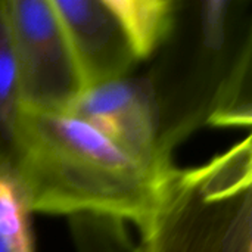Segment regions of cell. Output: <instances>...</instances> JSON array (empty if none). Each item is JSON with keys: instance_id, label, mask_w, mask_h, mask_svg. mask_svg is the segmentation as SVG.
<instances>
[{"instance_id": "ba28073f", "label": "cell", "mask_w": 252, "mask_h": 252, "mask_svg": "<svg viewBox=\"0 0 252 252\" xmlns=\"http://www.w3.org/2000/svg\"><path fill=\"white\" fill-rule=\"evenodd\" d=\"M22 111L6 0H0V168H13Z\"/></svg>"}, {"instance_id": "6da1fadb", "label": "cell", "mask_w": 252, "mask_h": 252, "mask_svg": "<svg viewBox=\"0 0 252 252\" xmlns=\"http://www.w3.org/2000/svg\"><path fill=\"white\" fill-rule=\"evenodd\" d=\"M13 168L31 214H106L137 227L149 217L159 180L68 112L21 111Z\"/></svg>"}, {"instance_id": "8992f818", "label": "cell", "mask_w": 252, "mask_h": 252, "mask_svg": "<svg viewBox=\"0 0 252 252\" xmlns=\"http://www.w3.org/2000/svg\"><path fill=\"white\" fill-rule=\"evenodd\" d=\"M74 52L84 86L130 75L140 61L106 0H50Z\"/></svg>"}, {"instance_id": "8fae6325", "label": "cell", "mask_w": 252, "mask_h": 252, "mask_svg": "<svg viewBox=\"0 0 252 252\" xmlns=\"http://www.w3.org/2000/svg\"><path fill=\"white\" fill-rule=\"evenodd\" d=\"M0 232L15 252H35L31 211L15 168H0Z\"/></svg>"}, {"instance_id": "277c9868", "label": "cell", "mask_w": 252, "mask_h": 252, "mask_svg": "<svg viewBox=\"0 0 252 252\" xmlns=\"http://www.w3.org/2000/svg\"><path fill=\"white\" fill-rule=\"evenodd\" d=\"M22 109L68 112L86 89L50 0H6Z\"/></svg>"}, {"instance_id": "7c38bea8", "label": "cell", "mask_w": 252, "mask_h": 252, "mask_svg": "<svg viewBox=\"0 0 252 252\" xmlns=\"http://www.w3.org/2000/svg\"><path fill=\"white\" fill-rule=\"evenodd\" d=\"M0 252H15V250L10 247V244L7 242V239L4 238V235L0 232Z\"/></svg>"}, {"instance_id": "7a4b0ae2", "label": "cell", "mask_w": 252, "mask_h": 252, "mask_svg": "<svg viewBox=\"0 0 252 252\" xmlns=\"http://www.w3.org/2000/svg\"><path fill=\"white\" fill-rule=\"evenodd\" d=\"M250 0H179L174 27L146 75L159 111V146L173 151L207 124L217 93L252 49Z\"/></svg>"}, {"instance_id": "9c48e42d", "label": "cell", "mask_w": 252, "mask_h": 252, "mask_svg": "<svg viewBox=\"0 0 252 252\" xmlns=\"http://www.w3.org/2000/svg\"><path fill=\"white\" fill-rule=\"evenodd\" d=\"M252 49L236 62L221 84L207 126L251 127L252 121Z\"/></svg>"}, {"instance_id": "52a82bcc", "label": "cell", "mask_w": 252, "mask_h": 252, "mask_svg": "<svg viewBox=\"0 0 252 252\" xmlns=\"http://www.w3.org/2000/svg\"><path fill=\"white\" fill-rule=\"evenodd\" d=\"M123 24L140 61L154 56L168 38L179 0H106Z\"/></svg>"}, {"instance_id": "30bf717a", "label": "cell", "mask_w": 252, "mask_h": 252, "mask_svg": "<svg viewBox=\"0 0 252 252\" xmlns=\"http://www.w3.org/2000/svg\"><path fill=\"white\" fill-rule=\"evenodd\" d=\"M68 223L77 252H140L120 217L83 213Z\"/></svg>"}, {"instance_id": "5b68a950", "label": "cell", "mask_w": 252, "mask_h": 252, "mask_svg": "<svg viewBox=\"0 0 252 252\" xmlns=\"http://www.w3.org/2000/svg\"><path fill=\"white\" fill-rule=\"evenodd\" d=\"M68 114L99 130L157 177L173 167L161 152L159 111L146 75H126L89 86Z\"/></svg>"}, {"instance_id": "3957f363", "label": "cell", "mask_w": 252, "mask_h": 252, "mask_svg": "<svg viewBox=\"0 0 252 252\" xmlns=\"http://www.w3.org/2000/svg\"><path fill=\"white\" fill-rule=\"evenodd\" d=\"M140 252H252V139L195 168L171 167L139 227Z\"/></svg>"}]
</instances>
